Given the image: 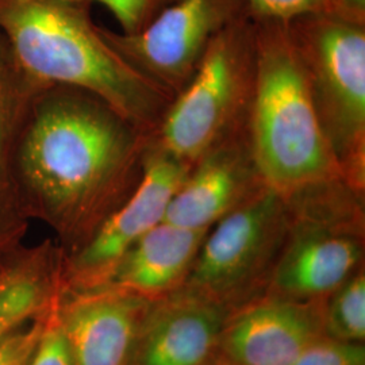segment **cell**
<instances>
[{
	"label": "cell",
	"mask_w": 365,
	"mask_h": 365,
	"mask_svg": "<svg viewBox=\"0 0 365 365\" xmlns=\"http://www.w3.org/2000/svg\"><path fill=\"white\" fill-rule=\"evenodd\" d=\"M150 135L103 99L53 84L34 98L15 155L19 207L71 255L135 191Z\"/></svg>",
	"instance_id": "6da1fadb"
},
{
	"label": "cell",
	"mask_w": 365,
	"mask_h": 365,
	"mask_svg": "<svg viewBox=\"0 0 365 365\" xmlns=\"http://www.w3.org/2000/svg\"><path fill=\"white\" fill-rule=\"evenodd\" d=\"M91 0H0V31L31 78L103 99L153 134L173 96L131 66L92 19Z\"/></svg>",
	"instance_id": "7a4b0ae2"
},
{
	"label": "cell",
	"mask_w": 365,
	"mask_h": 365,
	"mask_svg": "<svg viewBox=\"0 0 365 365\" xmlns=\"http://www.w3.org/2000/svg\"><path fill=\"white\" fill-rule=\"evenodd\" d=\"M255 22L257 66L248 131L262 180L282 196L344 180L287 25Z\"/></svg>",
	"instance_id": "3957f363"
},
{
	"label": "cell",
	"mask_w": 365,
	"mask_h": 365,
	"mask_svg": "<svg viewBox=\"0 0 365 365\" xmlns=\"http://www.w3.org/2000/svg\"><path fill=\"white\" fill-rule=\"evenodd\" d=\"M364 197L344 180L284 196L287 235L264 294L327 299L364 267Z\"/></svg>",
	"instance_id": "277c9868"
},
{
	"label": "cell",
	"mask_w": 365,
	"mask_h": 365,
	"mask_svg": "<svg viewBox=\"0 0 365 365\" xmlns=\"http://www.w3.org/2000/svg\"><path fill=\"white\" fill-rule=\"evenodd\" d=\"M256 66V22L245 16L211 42L150 143L191 168L210 149L248 128Z\"/></svg>",
	"instance_id": "5b68a950"
},
{
	"label": "cell",
	"mask_w": 365,
	"mask_h": 365,
	"mask_svg": "<svg viewBox=\"0 0 365 365\" xmlns=\"http://www.w3.org/2000/svg\"><path fill=\"white\" fill-rule=\"evenodd\" d=\"M286 25L344 180L365 195V21L318 13Z\"/></svg>",
	"instance_id": "8992f818"
},
{
	"label": "cell",
	"mask_w": 365,
	"mask_h": 365,
	"mask_svg": "<svg viewBox=\"0 0 365 365\" xmlns=\"http://www.w3.org/2000/svg\"><path fill=\"white\" fill-rule=\"evenodd\" d=\"M284 196L265 187L205 237L184 287L230 312L261 297L288 232Z\"/></svg>",
	"instance_id": "52a82bcc"
},
{
	"label": "cell",
	"mask_w": 365,
	"mask_h": 365,
	"mask_svg": "<svg viewBox=\"0 0 365 365\" xmlns=\"http://www.w3.org/2000/svg\"><path fill=\"white\" fill-rule=\"evenodd\" d=\"M245 16H252L247 0H175L138 33L101 31L131 66L175 96L214 38Z\"/></svg>",
	"instance_id": "ba28073f"
},
{
	"label": "cell",
	"mask_w": 365,
	"mask_h": 365,
	"mask_svg": "<svg viewBox=\"0 0 365 365\" xmlns=\"http://www.w3.org/2000/svg\"><path fill=\"white\" fill-rule=\"evenodd\" d=\"M190 170L182 161L149 143L144 176L135 191L106 220L87 244L66 255L63 291H86L106 286L126 252L164 221L170 199Z\"/></svg>",
	"instance_id": "9c48e42d"
},
{
	"label": "cell",
	"mask_w": 365,
	"mask_h": 365,
	"mask_svg": "<svg viewBox=\"0 0 365 365\" xmlns=\"http://www.w3.org/2000/svg\"><path fill=\"white\" fill-rule=\"evenodd\" d=\"M325 334V299L264 294L229 313L222 329L220 357L240 365H291Z\"/></svg>",
	"instance_id": "30bf717a"
},
{
	"label": "cell",
	"mask_w": 365,
	"mask_h": 365,
	"mask_svg": "<svg viewBox=\"0 0 365 365\" xmlns=\"http://www.w3.org/2000/svg\"><path fill=\"white\" fill-rule=\"evenodd\" d=\"M152 302L113 286L61 291L57 318L72 365H128Z\"/></svg>",
	"instance_id": "8fae6325"
},
{
	"label": "cell",
	"mask_w": 365,
	"mask_h": 365,
	"mask_svg": "<svg viewBox=\"0 0 365 365\" xmlns=\"http://www.w3.org/2000/svg\"><path fill=\"white\" fill-rule=\"evenodd\" d=\"M265 187L245 128L210 149L191 167L170 199L164 221L210 230Z\"/></svg>",
	"instance_id": "7c38bea8"
},
{
	"label": "cell",
	"mask_w": 365,
	"mask_h": 365,
	"mask_svg": "<svg viewBox=\"0 0 365 365\" xmlns=\"http://www.w3.org/2000/svg\"><path fill=\"white\" fill-rule=\"evenodd\" d=\"M229 309L182 287L150 304L128 365H212Z\"/></svg>",
	"instance_id": "4fadbf2b"
},
{
	"label": "cell",
	"mask_w": 365,
	"mask_h": 365,
	"mask_svg": "<svg viewBox=\"0 0 365 365\" xmlns=\"http://www.w3.org/2000/svg\"><path fill=\"white\" fill-rule=\"evenodd\" d=\"M207 232L158 223L126 252L106 286L152 303L170 297L185 286Z\"/></svg>",
	"instance_id": "5bb4252c"
},
{
	"label": "cell",
	"mask_w": 365,
	"mask_h": 365,
	"mask_svg": "<svg viewBox=\"0 0 365 365\" xmlns=\"http://www.w3.org/2000/svg\"><path fill=\"white\" fill-rule=\"evenodd\" d=\"M64 260V249L52 240L10 250L0 267V339L56 306Z\"/></svg>",
	"instance_id": "9a60e30c"
},
{
	"label": "cell",
	"mask_w": 365,
	"mask_h": 365,
	"mask_svg": "<svg viewBox=\"0 0 365 365\" xmlns=\"http://www.w3.org/2000/svg\"><path fill=\"white\" fill-rule=\"evenodd\" d=\"M45 87L19 66L0 31V247L19 244L26 235L29 221L15 190V155L31 103Z\"/></svg>",
	"instance_id": "2e32d148"
},
{
	"label": "cell",
	"mask_w": 365,
	"mask_h": 365,
	"mask_svg": "<svg viewBox=\"0 0 365 365\" xmlns=\"http://www.w3.org/2000/svg\"><path fill=\"white\" fill-rule=\"evenodd\" d=\"M325 333L333 339L364 344V267L325 299Z\"/></svg>",
	"instance_id": "e0dca14e"
},
{
	"label": "cell",
	"mask_w": 365,
	"mask_h": 365,
	"mask_svg": "<svg viewBox=\"0 0 365 365\" xmlns=\"http://www.w3.org/2000/svg\"><path fill=\"white\" fill-rule=\"evenodd\" d=\"M247 3L252 18L259 22L287 24L302 15L318 13L342 14L356 18L346 13L337 0H247Z\"/></svg>",
	"instance_id": "ac0fdd59"
},
{
	"label": "cell",
	"mask_w": 365,
	"mask_h": 365,
	"mask_svg": "<svg viewBox=\"0 0 365 365\" xmlns=\"http://www.w3.org/2000/svg\"><path fill=\"white\" fill-rule=\"evenodd\" d=\"M291 365H365V345L321 336Z\"/></svg>",
	"instance_id": "d6986e66"
},
{
	"label": "cell",
	"mask_w": 365,
	"mask_h": 365,
	"mask_svg": "<svg viewBox=\"0 0 365 365\" xmlns=\"http://www.w3.org/2000/svg\"><path fill=\"white\" fill-rule=\"evenodd\" d=\"M101 3L115 19L122 29L120 33L134 34L144 30L158 14L175 0H91Z\"/></svg>",
	"instance_id": "ffe728a7"
},
{
	"label": "cell",
	"mask_w": 365,
	"mask_h": 365,
	"mask_svg": "<svg viewBox=\"0 0 365 365\" xmlns=\"http://www.w3.org/2000/svg\"><path fill=\"white\" fill-rule=\"evenodd\" d=\"M25 365H72L68 344L57 318V303L46 315L38 341Z\"/></svg>",
	"instance_id": "44dd1931"
},
{
	"label": "cell",
	"mask_w": 365,
	"mask_h": 365,
	"mask_svg": "<svg viewBox=\"0 0 365 365\" xmlns=\"http://www.w3.org/2000/svg\"><path fill=\"white\" fill-rule=\"evenodd\" d=\"M46 315L27 322L0 339V365H25L38 341Z\"/></svg>",
	"instance_id": "7402d4cb"
},
{
	"label": "cell",
	"mask_w": 365,
	"mask_h": 365,
	"mask_svg": "<svg viewBox=\"0 0 365 365\" xmlns=\"http://www.w3.org/2000/svg\"><path fill=\"white\" fill-rule=\"evenodd\" d=\"M339 6L356 18L365 19V0H337Z\"/></svg>",
	"instance_id": "603a6c76"
},
{
	"label": "cell",
	"mask_w": 365,
	"mask_h": 365,
	"mask_svg": "<svg viewBox=\"0 0 365 365\" xmlns=\"http://www.w3.org/2000/svg\"><path fill=\"white\" fill-rule=\"evenodd\" d=\"M21 244V242H19ZM19 244H15V245H9V247H0V267H1V264L4 262L6 260V257H7V255L10 253V250L11 249L15 248L16 245H19Z\"/></svg>",
	"instance_id": "cb8c5ba5"
},
{
	"label": "cell",
	"mask_w": 365,
	"mask_h": 365,
	"mask_svg": "<svg viewBox=\"0 0 365 365\" xmlns=\"http://www.w3.org/2000/svg\"><path fill=\"white\" fill-rule=\"evenodd\" d=\"M212 365H240L235 364V363H232V361H227V360H225V359H221V357H218V360L214 363Z\"/></svg>",
	"instance_id": "d4e9b609"
}]
</instances>
